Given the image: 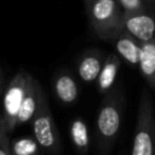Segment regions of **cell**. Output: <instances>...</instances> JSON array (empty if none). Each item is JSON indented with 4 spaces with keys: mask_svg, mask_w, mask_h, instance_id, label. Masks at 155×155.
<instances>
[{
    "mask_svg": "<svg viewBox=\"0 0 155 155\" xmlns=\"http://www.w3.org/2000/svg\"><path fill=\"white\" fill-rule=\"evenodd\" d=\"M105 94L107 96L101 104L96 122L97 143L102 154L110 153L114 147L121 127L124 108V97L120 88H111Z\"/></svg>",
    "mask_w": 155,
    "mask_h": 155,
    "instance_id": "6da1fadb",
    "label": "cell"
},
{
    "mask_svg": "<svg viewBox=\"0 0 155 155\" xmlns=\"http://www.w3.org/2000/svg\"><path fill=\"white\" fill-rule=\"evenodd\" d=\"M85 5L94 34L102 40L113 41L124 29V11L117 0H87Z\"/></svg>",
    "mask_w": 155,
    "mask_h": 155,
    "instance_id": "7a4b0ae2",
    "label": "cell"
},
{
    "mask_svg": "<svg viewBox=\"0 0 155 155\" xmlns=\"http://www.w3.org/2000/svg\"><path fill=\"white\" fill-rule=\"evenodd\" d=\"M131 153L132 155L155 154V113L153 98L148 88H143L140 93Z\"/></svg>",
    "mask_w": 155,
    "mask_h": 155,
    "instance_id": "3957f363",
    "label": "cell"
},
{
    "mask_svg": "<svg viewBox=\"0 0 155 155\" xmlns=\"http://www.w3.org/2000/svg\"><path fill=\"white\" fill-rule=\"evenodd\" d=\"M30 74L18 71L2 93V113L0 115V132L8 134L17 126V115L24 97Z\"/></svg>",
    "mask_w": 155,
    "mask_h": 155,
    "instance_id": "277c9868",
    "label": "cell"
},
{
    "mask_svg": "<svg viewBox=\"0 0 155 155\" xmlns=\"http://www.w3.org/2000/svg\"><path fill=\"white\" fill-rule=\"evenodd\" d=\"M33 122V132L38 144L45 150L57 153L61 150L59 133L56 127L54 120L52 117V113L48 107L47 98L41 91L40 99L35 114L31 119Z\"/></svg>",
    "mask_w": 155,
    "mask_h": 155,
    "instance_id": "5b68a950",
    "label": "cell"
},
{
    "mask_svg": "<svg viewBox=\"0 0 155 155\" xmlns=\"http://www.w3.org/2000/svg\"><path fill=\"white\" fill-rule=\"evenodd\" d=\"M124 30L130 33L140 44L155 39V11L147 10L134 13H125L122 17Z\"/></svg>",
    "mask_w": 155,
    "mask_h": 155,
    "instance_id": "8992f818",
    "label": "cell"
},
{
    "mask_svg": "<svg viewBox=\"0 0 155 155\" xmlns=\"http://www.w3.org/2000/svg\"><path fill=\"white\" fill-rule=\"evenodd\" d=\"M41 91H42V88H41L39 81L30 75L29 80H28L24 97H23L22 103H21L19 111L17 115V125L25 124L33 119L35 110L38 108V104H39Z\"/></svg>",
    "mask_w": 155,
    "mask_h": 155,
    "instance_id": "52a82bcc",
    "label": "cell"
},
{
    "mask_svg": "<svg viewBox=\"0 0 155 155\" xmlns=\"http://www.w3.org/2000/svg\"><path fill=\"white\" fill-rule=\"evenodd\" d=\"M113 41L115 42V48L122 59H125L128 64L138 65L142 52V44L136 38L122 29Z\"/></svg>",
    "mask_w": 155,
    "mask_h": 155,
    "instance_id": "ba28073f",
    "label": "cell"
},
{
    "mask_svg": "<svg viewBox=\"0 0 155 155\" xmlns=\"http://www.w3.org/2000/svg\"><path fill=\"white\" fill-rule=\"evenodd\" d=\"M120 67L121 59L117 54L110 53L104 58L103 65L97 76V87L101 93H107L114 87Z\"/></svg>",
    "mask_w": 155,
    "mask_h": 155,
    "instance_id": "9c48e42d",
    "label": "cell"
},
{
    "mask_svg": "<svg viewBox=\"0 0 155 155\" xmlns=\"http://www.w3.org/2000/svg\"><path fill=\"white\" fill-rule=\"evenodd\" d=\"M104 57L103 53L96 50L87 51L79 61L78 64V73L82 81L91 82L97 79L101 68L103 65Z\"/></svg>",
    "mask_w": 155,
    "mask_h": 155,
    "instance_id": "30bf717a",
    "label": "cell"
},
{
    "mask_svg": "<svg viewBox=\"0 0 155 155\" xmlns=\"http://www.w3.org/2000/svg\"><path fill=\"white\" fill-rule=\"evenodd\" d=\"M138 67L148 86L155 90V39L142 44Z\"/></svg>",
    "mask_w": 155,
    "mask_h": 155,
    "instance_id": "8fae6325",
    "label": "cell"
},
{
    "mask_svg": "<svg viewBox=\"0 0 155 155\" xmlns=\"http://www.w3.org/2000/svg\"><path fill=\"white\" fill-rule=\"evenodd\" d=\"M54 93L64 104H71L76 101L79 88L75 79L69 73H61L54 79Z\"/></svg>",
    "mask_w": 155,
    "mask_h": 155,
    "instance_id": "7c38bea8",
    "label": "cell"
},
{
    "mask_svg": "<svg viewBox=\"0 0 155 155\" xmlns=\"http://www.w3.org/2000/svg\"><path fill=\"white\" fill-rule=\"evenodd\" d=\"M70 137L71 142L75 147V149L81 153L86 154L90 148V136L87 125L82 119H75L73 120L70 125Z\"/></svg>",
    "mask_w": 155,
    "mask_h": 155,
    "instance_id": "4fadbf2b",
    "label": "cell"
},
{
    "mask_svg": "<svg viewBox=\"0 0 155 155\" xmlns=\"http://www.w3.org/2000/svg\"><path fill=\"white\" fill-rule=\"evenodd\" d=\"M39 147L38 142L30 139V138H22L13 143L11 151L16 155H33L38 153Z\"/></svg>",
    "mask_w": 155,
    "mask_h": 155,
    "instance_id": "5bb4252c",
    "label": "cell"
},
{
    "mask_svg": "<svg viewBox=\"0 0 155 155\" xmlns=\"http://www.w3.org/2000/svg\"><path fill=\"white\" fill-rule=\"evenodd\" d=\"M117 2L125 13H134L153 10V7L147 0H117Z\"/></svg>",
    "mask_w": 155,
    "mask_h": 155,
    "instance_id": "9a60e30c",
    "label": "cell"
},
{
    "mask_svg": "<svg viewBox=\"0 0 155 155\" xmlns=\"http://www.w3.org/2000/svg\"><path fill=\"white\" fill-rule=\"evenodd\" d=\"M2 92H4V75L0 68V97H2Z\"/></svg>",
    "mask_w": 155,
    "mask_h": 155,
    "instance_id": "2e32d148",
    "label": "cell"
},
{
    "mask_svg": "<svg viewBox=\"0 0 155 155\" xmlns=\"http://www.w3.org/2000/svg\"><path fill=\"white\" fill-rule=\"evenodd\" d=\"M149 4H150V6L151 7H155V0H147Z\"/></svg>",
    "mask_w": 155,
    "mask_h": 155,
    "instance_id": "e0dca14e",
    "label": "cell"
},
{
    "mask_svg": "<svg viewBox=\"0 0 155 155\" xmlns=\"http://www.w3.org/2000/svg\"><path fill=\"white\" fill-rule=\"evenodd\" d=\"M84 1H85V2H86V1H87V0H84Z\"/></svg>",
    "mask_w": 155,
    "mask_h": 155,
    "instance_id": "ac0fdd59",
    "label": "cell"
}]
</instances>
